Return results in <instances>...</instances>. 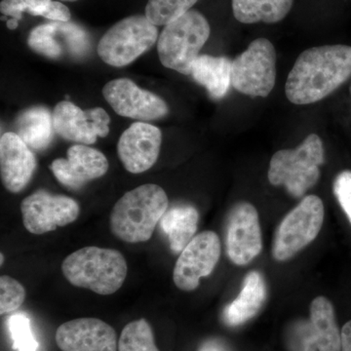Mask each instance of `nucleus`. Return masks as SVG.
<instances>
[{"label":"nucleus","mask_w":351,"mask_h":351,"mask_svg":"<svg viewBox=\"0 0 351 351\" xmlns=\"http://www.w3.org/2000/svg\"><path fill=\"white\" fill-rule=\"evenodd\" d=\"M232 64L228 58L200 55L191 69V76L196 82L206 88L215 100L228 94L232 85Z\"/></svg>","instance_id":"aec40b11"},{"label":"nucleus","mask_w":351,"mask_h":351,"mask_svg":"<svg viewBox=\"0 0 351 351\" xmlns=\"http://www.w3.org/2000/svg\"><path fill=\"white\" fill-rule=\"evenodd\" d=\"M43 17L54 22L68 23L71 20V11L66 5L59 1H52Z\"/></svg>","instance_id":"2f4dec72"},{"label":"nucleus","mask_w":351,"mask_h":351,"mask_svg":"<svg viewBox=\"0 0 351 351\" xmlns=\"http://www.w3.org/2000/svg\"><path fill=\"white\" fill-rule=\"evenodd\" d=\"M13 348L17 351H38V343L32 334L31 321L23 313H16L8 320Z\"/></svg>","instance_id":"bb28decb"},{"label":"nucleus","mask_w":351,"mask_h":351,"mask_svg":"<svg viewBox=\"0 0 351 351\" xmlns=\"http://www.w3.org/2000/svg\"><path fill=\"white\" fill-rule=\"evenodd\" d=\"M332 189L339 206L351 223V171L346 170L339 173L335 179Z\"/></svg>","instance_id":"c756f323"},{"label":"nucleus","mask_w":351,"mask_h":351,"mask_svg":"<svg viewBox=\"0 0 351 351\" xmlns=\"http://www.w3.org/2000/svg\"><path fill=\"white\" fill-rule=\"evenodd\" d=\"M63 1L73 2V1H77V0H63Z\"/></svg>","instance_id":"e433bc0d"},{"label":"nucleus","mask_w":351,"mask_h":351,"mask_svg":"<svg viewBox=\"0 0 351 351\" xmlns=\"http://www.w3.org/2000/svg\"><path fill=\"white\" fill-rule=\"evenodd\" d=\"M0 169L2 184L7 191L18 193L31 182L36 169V159L19 135L3 134L0 140Z\"/></svg>","instance_id":"a211bd4d"},{"label":"nucleus","mask_w":351,"mask_h":351,"mask_svg":"<svg viewBox=\"0 0 351 351\" xmlns=\"http://www.w3.org/2000/svg\"><path fill=\"white\" fill-rule=\"evenodd\" d=\"M294 0H232L235 19L242 24H276L292 9Z\"/></svg>","instance_id":"b1692460"},{"label":"nucleus","mask_w":351,"mask_h":351,"mask_svg":"<svg viewBox=\"0 0 351 351\" xmlns=\"http://www.w3.org/2000/svg\"><path fill=\"white\" fill-rule=\"evenodd\" d=\"M161 143L160 129L145 122H136L119 138L117 152L120 161L132 174L144 173L156 164Z\"/></svg>","instance_id":"2eb2a0df"},{"label":"nucleus","mask_w":351,"mask_h":351,"mask_svg":"<svg viewBox=\"0 0 351 351\" xmlns=\"http://www.w3.org/2000/svg\"><path fill=\"white\" fill-rule=\"evenodd\" d=\"M221 241L214 232L195 235L178 258L173 272L175 285L184 292L198 287L202 277L213 272L221 257Z\"/></svg>","instance_id":"9d476101"},{"label":"nucleus","mask_w":351,"mask_h":351,"mask_svg":"<svg viewBox=\"0 0 351 351\" xmlns=\"http://www.w3.org/2000/svg\"><path fill=\"white\" fill-rule=\"evenodd\" d=\"M198 351H228L226 346L218 339H211L203 343Z\"/></svg>","instance_id":"f704fd0d"},{"label":"nucleus","mask_w":351,"mask_h":351,"mask_svg":"<svg viewBox=\"0 0 351 351\" xmlns=\"http://www.w3.org/2000/svg\"><path fill=\"white\" fill-rule=\"evenodd\" d=\"M351 76V46L309 48L295 60L285 85L288 100L311 105L326 98Z\"/></svg>","instance_id":"f257e3e1"},{"label":"nucleus","mask_w":351,"mask_h":351,"mask_svg":"<svg viewBox=\"0 0 351 351\" xmlns=\"http://www.w3.org/2000/svg\"><path fill=\"white\" fill-rule=\"evenodd\" d=\"M27 5V13L32 16H43L49 7L51 0H25Z\"/></svg>","instance_id":"473e14b6"},{"label":"nucleus","mask_w":351,"mask_h":351,"mask_svg":"<svg viewBox=\"0 0 351 351\" xmlns=\"http://www.w3.org/2000/svg\"><path fill=\"white\" fill-rule=\"evenodd\" d=\"M1 258H0V260H1V265H3V260H4V257H3V255H2L1 254V257H0Z\"/></svg>","instance_id":"c9c22d12"},{"label":"nucleus","mask_w":351,"mask_h":351,"mask_svg":"<svg viewBox=\"0 0 351 351\" xmlns=\"http://www.w3.org/2000/svg\"><path fill=\"white\" fill-rule=\"evenodd\" d=\"M80 208L73 198L53 195L39 189L21 203V213L25 230L32 234L54 232L73 223L80 216Z\"/></svg>","instance_id":"1a4fd4ad"},{"label":"nucleus","mask_w":351,"mask_h":351,"mask_svg":"<svg viewBox=\"0 0 351 351\" xmlns=\"http://www.w3.org/2000/svg\"><path fill=\"white\" fill-rule=\"evenodd\" d=\"M50 169L60 184L69 189H78L103 177L108 172V161L101 152L75 145L69 147L68 158L55 159Z\"/></svg>","instance_id":"f3484780"},{"label":"nucleus","mask_w":351,"mask_h":351,"mask_svg":"<svg viewBox=\"0 0 351 351\" xmlns=\"http://www.w3.org/2000/svg\"><path fill=\"white\" fill-rule=\"evenodd\" d=\"M168 206L169 200L161 186L143 184L115 203L110 214V230L127 243L149 241Z\"/></svg>","instance_id":"f03ea898"},{"label":"nucleus","mask_w":351,"mask_h":351,"mask_svg":"<svg viewBox=\"0 0 351 351\" xmlns=\"http://www.w3.org/2000/svg\"><path fill=\"white\" fill-rule=\"evenodd\" d=\"M324 156L322 140L311 134L295 149L274 154L270 160L269 181L272 186H283L289 195L302 197L317 184Z\"/></svg>","instance_id":"20e7f679"},{"label":"nucleus","mask_w":351,"mask_h":351,"mask_svg":"<svg viewBox=\"0 0 351 351\" xmlns=\"http://www.w3.org/2000/svg\"><path fill=\"white\" fill-rule=\"evenodd\" d=\"M18 135L34 151L47 149L54 135L53 115L43 107H34L25 110L16 121Z\"/></svg>","instance_id":"412c9836"},{"label":"nucleus","mask_w":351,"mask_h":351,"mask_svg":"<svg viewBox=\"0 0 351 351\" xmlns=\"http://www.w3.org/2000/svg\"><path fill=\"white\" fill-rule=\"evenodd\" d=\"M197 210L191 205H181L166 212L161 219L160 226L169 240L171 250L182 253L195 237L197 230Z\"/></svg>","instance_id":"4be33fe9"},{"label":"nucleus","mask_w":351,"mask_h":351,"mask_svg":"<svg viewBox=\"0 0 351 351\" xmlns=\"http://www.w3.org/2000/svg\"><path fill=\"white\" fill-rule=\"evenodd\" d=\"M157 39L158 29L147 16H131L104 34L98 44V55L106 64L121 68L151 49Z\"/></svg>","instance_id":"423d86ee"},{"label":"nucleus","mask_w":351,"mask_h":351,"mask_svg":"<svg viewBox=\"0 0 351 351\" xmlns=\"http://www.w3.org/2000/svg\"><path fill=\"white\" fill-rule=\"evenodd\" d=\"M308 319L318 351H341V331L337 323L334 306L327 298L317 297L313 300Z\"/></svg>","instance_id":"5701e85b"},{"label":"nucleus","mask_w":351,"mask_h":351,"mask_svg":"<svg viewBox=\"0 0 351 351\" xmlns=\"http://www.w3.org/2000/svg\"><path fill=\"white\" fill-rule=\"evenodd\" d=\"M0 11L3 15L11 17L7 21V27L10 29H17L22 14L27 12V5L25 0H2Z\"/></svg>","instance_id":"7c9ffc66"},{"label":"nucleus","mask_w":351,"mask_h":351,"mask_svg":"<svg viewBox=\"0 0 351 351\" xmlns=\"http://www.w3.org/2000/svg\"><path fill=\"white\" fill-rule=\"evenodd\" d=\"M27 43L32 50L52 59L82 57L90 47L87 32L69 22L38 25L32 29Z\"/></svg>","instance_id":"4468645a"},{"label":"nucleus","mask_w":351,"mask_h":351,"mask_svg":"<svg viewBox=\"0 0 351 351\" xmlns=\"http://www.w3.org/2000/svg\"><path fill=\"white\" fill-rule=\"evenodd\" d=\"M25 300L24 286L12 277H0V314L14 313Z\"/></svg>","instance_id":"c85d7f7f"},{"label":"nucleus","mask_w":351,"mask_h":351,"mask_svg":"<svg viewBox=\"0 0 351 351\" xmlns=\"http://www.w3.org/2000/svg\"><path fill=\"white\" fill-rule=\"evenodd\" d=\"M119 351H159L149 323L145 319L128 323L120 335Z\"/></svg>","instance_id":"393cba45"},{"label":"nucleus","mask_w":351,"mask_h":351,"mask_svg":"<svg viewBox=\"0 0 351 351\" xmlns=\"http://www.w3.org/2000/svg\"><path fill=\"white\" fill-rule=\"evenodd\" d=\"M198 0H149L145 16L152 24L166 25L181 17L195 5Z\"/></svg>","instance_id":"a878e982"},{"label":"nucleus","mask_w":351,"mask_h":351,"mask_svg":"<svg viewBox=\"0 0 351 351\" xmlns=\"http://www.w3.org/2000/svg\"><path fill=\"white\" fill-rule=\"evenodd\" d=\"M103 95L117 114L149 121L165 117L169 108L156 94L141 89L128 78L112 80L104 86Z\"/></svg>","instance_id":"f8f14e48"},{"label":"nucleus","mask_w":351,"mask_h":351,"mask_svg":"<svg viewBox=\"0 0 351 351\" xmlns=\"http://www.w3.org/2000/svg\"><path fill=\"white\" fill-rule=\"evenodd\" d=\"M267 299V286L260 272L251 271L246 277L241 292L223 311L226 325L240 326L255 317Z\"/></svg>","instance_id":"6ab92c4d"},{"label":"nucleus","mask_w":351,"mask_h":351,"mask_svg":"<svg viewBox=\"0 0 351 351\" xmlns=\"http://www.w3.org/2000/svg\"><path fill=\"white\" fill-rule=\"evenodd\" d=\"M263 240L257 209L248 202L237 203L228 217L226 252L234 265H245L262 251Z\"/></svg>","instance_id":"ddd939ff"},{"label":"nucleus","mask_w":351,"mask_h":351,"mask_svg":"<svg viewBox=\"0 0 351 351\" xmlns=\"http://www.w3.org/2000/svg\"><path fill=\"white\" fill-rule=\"evenodd\" d=\"M210 32L206 18L196 10H189L166 25L157 43L161 64L182 75H191L193 64L200 56Z\"/></svg>","instance_id":"39448f33"},{"label":"nucleus","mask_w":351,"mask_h":351,"mask_svg":"<svg viewBox=\"0 0 351 351\" xmlns=\"http://www.w3.org/2000/svg\"><path fill=\"white\" fill-rule=\"evenodd\" d=\"M324 205L316 195H306L281 221L274 239L272 255L285 262L317 237L324 221Z\"/></svg>","instance_id":"0eeeda50"},{"label":"nucleus","mask_w":351,"mask_h":351,"mask_svg":"<svg viewBox=\"0 0 351 351\" xmlns=\"http://www.w3.org/2000/svg\"><path fill=\"white\" fill-rule=\"evenodd\" d=\"M62 271L71 285L108 295L123 285L128 265L120 252L91 246L73 252L64 258Z\"/></svg>","instance_id":"7ed1b4c3"},{"label":"nucleus","mask_w":351,"mask_h":351,"mask_svg":"<svg viewBox=\"0 0 351 351\" xmlns=\"http://www.w3.org/2000/svg\"><path fill=\"white\" fill-rule=\"evenodd\" d=\"M341 351H351V320L341 329Z\"/></svg>","instance_id":"72a5a7b5"},{"label":"nucleus","mask_w":351,"mask_h":351,"mask_svg":"<svg viewBox=\"0 0 351 351\" xmlns=\"http://www.w3.org/2000/svg\"><path fill=\"white\" fill-rule=\"evenodd\" d=\"M55 132L69 142L95 144L97 138L107 137L110 119L104 108L82 110L69 101L58 104L53 112Z\"/></svg>","instance_id":"9b49d317"},{"label":"nucleus","mask_w":351,"mask_h":351,"mask_svg":"<svg viewBox=\"0 0 351 351\" xmlns=\"http://www.w3.org/2000/svg\"><path fill=\"white\" fill-rule=\"evenodd\" d=\"M58 348L62 351H117L114 329L97 318H78L58 328Z\"/></svg>","instance_id":"dca6fc26"},{"label":"nucleus","mask_w":351,"mask_h":351,"mask_svg":"<svg viewBox=\"0 0 351 351\" xmlns=\"http://www.w3.org/2000/svg\"><path fill=\"white\" fill-rule=\"evenodd\" d=\"M276 82V51L269 39H255L233 60L232 86L240 93L265 98Z\"/></svg>","instance_id":"6e6552de"},{"label":"nucleus","mask_w":351,"mask_h":351,"mask_svg":"<svg viewBox=\"0 0 351 351\" xmlns=\"http://www.w3.org/2000/svg\"><path fill=\"white\" fill-rule=\"evenodd\" d=\"M286 343L290 351H318L309 319L295 321L287 331Z\"/></svg>","instance_id":"cd10ccee"}]
</instances>
